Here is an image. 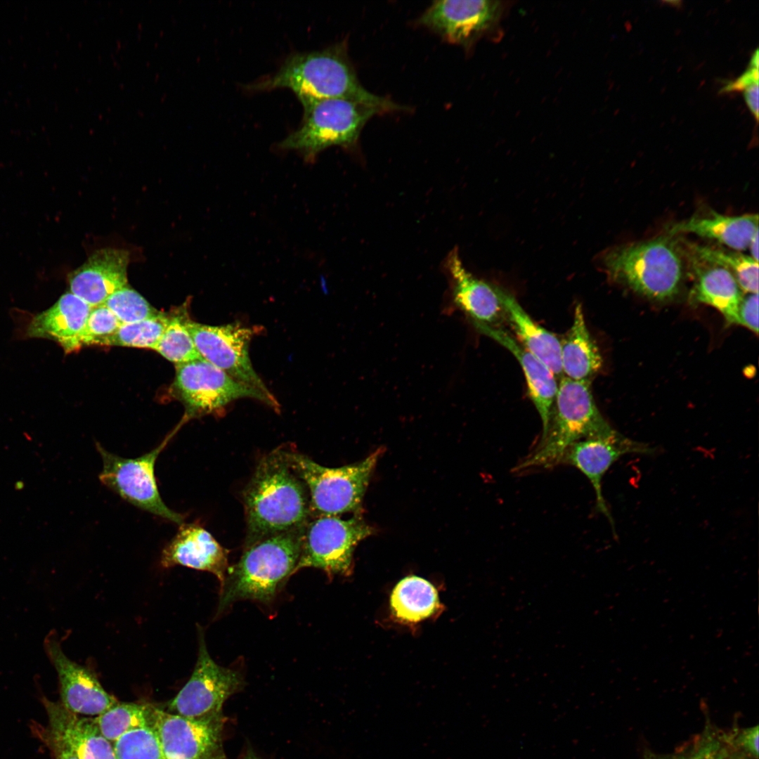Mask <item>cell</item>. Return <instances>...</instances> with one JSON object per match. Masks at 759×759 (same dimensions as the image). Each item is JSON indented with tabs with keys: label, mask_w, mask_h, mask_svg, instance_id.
I'll return each mask as SVG.
<instances>
[{
	"label": "cell",
	"mask_w": 759,
	"mask_h": 759,
	"mask_svg": "<svg viewBox=\"0 0 759 759\" xmlns=\"http://www.w3.org/2000/svg\"><path fill=\"white\" fill-rule=\"evenodd\" d=\"M291 90L303 107L318 100L344 98L365 103L382 113L404 110L387 98L373 94L360 83L342 41L319 51L296 53L273 74L247 86L251 91Z\"/></svg>",
	"instance_id": "1"
},
{
	"label": "cell",
	"mask_w": 759,
	"mask_h": 759,
	"mask_svg": "<svg viewBox=\"0 0 759 759\" xmlns=\"http://www.w3.org/2000/svg\"><path fill=\"white\" fill-rule=\"evenodd\" d=\"M290 449L280 446L262 457L245 488V545L303 527L311 518L308 491L291 465Z\"/></svg>",
	"instance_id": "2"
},
{
	"label": "cell",
	"mask_w": 759,
	"mask_h": 759,
	"mask_svg": "<svg viewBox=\"0 0 759 759\" xmlns=\"http://www.w3.org/2000/svg\"><path fill=\"white\" fill-rule=\"evenodd\" d=\"M305 526L245 545L239 561L228 568L220 585L217 615L240 600L273 601L296 573Z\"/></svg>",
	"instance_id": "3"
},
{
	"label": "cell",
	"mask_w": 759,
	"mask_h": 759,
	"mask_svg": "<svg viewBox=\"0 0 759 759\" xmlns=\"http://www.w3.org/2000/svg\"><path fill=\"white\" fill-rule=\"evenodd\" d=\"M590 383L565 377L559 380L546 432L528 455L514 467L512 472L523 474L534 469L556 467L574 443L609 436L616 432L598 409Z\"/></svg>",
	"instance_id": "4"
},
{
	"label": "cell",
	"mask_w": 759,
	"mask_h": 759,
	"mask_svg": "<svg viewBox=\"0 0 759 759\" xmlns=\"http://www.w3.org/2000/svg\"><path fill=\"white\" fill-rule=\"evenodd\" d=\"M602 263L612 278L648 299L669 300L679 292L682 261L668 238L614 247L603 255Z\"/></svg>",
	"instance_id": "5"
},
{
	"label": "cell",
	"mask_w": 759,
	"mask_h": 759,
	"mask_svg": "<svg viewBox=\"0 0 759 759\" xmlns=\"http://www.w3.org/2000/svg\"><path fill=\"white\" fill-rule=\"evenodd\" d=\"M303 108L301 125L278 148L297 151L308 162H313L329 147L353 145L366 122L375 115L382 114L375 107L344 98L321 100Z\"/></svg>",
	"instance_id": "6"
},
{
	"label": "cell",
	"mask_w": 759,
	"mask_h": 759,
	"mask_svg": "<svg viewBox=\"0 0 759 759\" xmlns=\"http://www.w3.org/2000/svg\"><path fill=\"white\" fill-rule=\"evenodd\" d=\"M382 453L377 449L361 462L329 468L291 448V465L307 488L311 517L358 513Z\"/></svg>",
	"instance_id": "7"
},
{
	"label": "cell",
	"mask_w": 759,
	"mask_h": 759,
	"mask_svg": "<svg viewBox=\"0 0 759 759\" xmlns=\"http://www.w3.org/2000/svg\"><path fill=\"white\" fill-rule=\"evenodd\" d=\"M174 386L186 408V417L219 414L231 402L256 399L276 412L275 396L240 382L204 358L176 365Z\"/></svg>",
	"instance_id": "8"
},
{
	"label": "cell",
	"mask_w": 759,
	"mask_h": 759,
	"mask_svg": "<svg viewBox=\"0 0 759 759\" xmlns=\"http://www.w3.org/2000/svg\"><path fill=\"white\" fill-rule=\"evenodd\" d=\"M174 433L155 448L136 458H125L106 450L96 443L103 461L100 482L133 505L178 525L184 517L169 508L162 500L156 478L155 464Z\"/></svg>",
	"instance_id": "9"
},
{
	"label": "cell",
	"mask_w": 759,
	"mask_h": 759,
	"mask_svg": "<svg viewBox=\"0 0 759 759\" xmlns=\"http://www.w3.org/2000/svg\"><path fill=\"white\" fill-rule=\"evenodd\" d=\"M243 685L241 673L217 664L209 655L204 633L198 629L197 658L190 677L166 711L196 720L223 718V705Z\"/></svg>",
	"instance_id": "10"
},
{
	"label": "cell",
	"mask_w": 759,
	"mask_h": 759,
	"mask_svg": "<svg viewBox=\"0 0 759 759\" xmlns=\"http://www.w3.org/2000/svg\"><path fill=\"white\" fill-rule=\"evenodd\" d=\"M373 532V528L358 514L348 519L323 516L309 520L304 528L296 572L309 567L329 575H348L356 546Z\"/></svg>",
	"instance_id": "11"
},
{
	"label": "cell",
	"mask_w": 759,
	"mask_h": 759,
	"mask_svg": "<svg viewBox=\"0 0 759 759\" xmlns=\"http://www.w3.org/2000/svg\"><path fill=\"white\" fill-rule=\"evenodd\" d=\"M186 327L200 356L235 380L271 394L254 370L249 346L257 330L234 323L212 326L189 319Z\"/></svg>",
	"instance_id": "12"
},
{
	"label": "cell",
	"mask_w": 759,
	"mask_h": 759,
	"mask_svg": "<svg viewBox=\"0 0 759 759\" xmlns=\"http://www.w3.org/2000/svg\"><path fill=\"white\" fill-rule=\"evenodd\" d=\"M223 722L196 720L153 708L152 728L164 759H227L222 747Z\"/></svg>",
	"instance_id": "13"
},
{
	"label": "cell",
	"mask_w": 759,
	"mask_h": 759,
	"mask_svg": "<svg viewBox=\"0 0 759 759\" xmlns=\"http://www.w3.org/2000/svg\"><path fill=\"white\" fill-rule=\"evenodd\" d=\"M655 450L616 432L600 437L588 438L572 444L559 465L578 469L591 484L596 497V509L605 516L615 533L614 521L602 493V479L609 468L628 454H653Z\"/></svg>",
	"instance_id": "14"
},
{
	"label": "cell",
	"mask_w": 759,
	"mask_h": 759,
	"mask_svg": "<svg viewBox=\"0 0 759 759\" xmlns=\"http://www.w3.org/2000/svg\"><path fill=\"white\" fill-rule=\"evenodd\" d=\"M44 647L58 674L60 702L66 709L79 715L96 717L119 702L103 688L90 668L64 654L56 635L52 632L47 635Z\"/></svg>",
	"instance_id": "15"
},
{
	"label": "cell",
	"mask_w": 759,
	"mask_h": 759,
	"mask_svg": "<svg viewBox=\"0 0 759 759\" xmlns=\"http://www.w3.org/2000/svg\"><path fill=\"white\" fill-rule=\"evenodd\" d=\"M500 12V1H436L422 14L417 23L448 42L467 46L495 23Z\"/></svg>",
	"instance_id": "16"
},
{
	"label": "cell",
	"mask_w": 759,
	"mask_h": 759,
	"mask_svg": "<svg viewBox=\"0 0 759 759\" xmlns=\"http://www.w3.org/2000/svg\"><path fill=\"white\" fill-rule=\"evenodd\" d=\"M128 251L103 248L93 253L68 275L70 290L91 307L105 303L115 291L128 285Z\"/></svg>",
	"instance_id": "17"
},
{
	"label": "cell",
	"mask_w": 759,
	"mask_h": 759,
	"mask_svg": "<svg viewBox=\"0 0 759 759\" xmlns=\"http://www.w3.org/2000/svg\"><path fill=\"white\" fill-rule=\"evenodd\" d=\"M445 267L449 276L452 301L473 326H499L504 314L496 286L471 273L465 267L457 249L447 257Z\"/></svg>",
	"instance_id": "18"
},
{
	"label": "cell",
	"mask_w": 759,
	"mask_h": 759,
	"mask_svg": "<svg viewBox=\"0 0 759 759\" xmlns=\"http://www.w3.org/2000/svg\"><path fill=\"white\" fill-rule=\"evenodd\" d=\"M163 549L160 564L164 569L177 565L215 575L223 583L228 569V552L206 529L196 523L182 524Z\"/></svg>",
	"instance_id": "19"
},
{
	"label": "cell",
	"mask_w": 759,
	"mask_h": 759,
	"mask_svg": "<svg viewBox=\"0 0 759 759\" xmlns=\"http://www.w3.org/2000/svg\"><path fill=\"white\" fill-rule=\"evenodd\" d=\"M474 327L479 332L505 347L519 363L526 379L529 397L542 420L543 436L547 429L558 389L557 377L541 361L502 327L481 324Z\"/></svg>",
	"instance_id": "20"
},
{
	"label": "cell",
	"mask_w": 759,
	"mask_h": 759,
	"mask_svg": "<svg viewBox=\"0 0 759 759\" xmlns=\"http://www.w3.org/2000/svg\"><path fill=\"white\" fill-rule=\"evenodd\" d=\"M91 306L67 292L48 309L34 316L28 324V337L55 340L70 353L79 349V338L86 325Z\"/></svg>",
	"instance_id": "21"
},
{
	"label": "cell",
	"mask_w": 759,
	"mask_h": 759,
	"mask_svg": "<svg viewBox=\"0 0 759 759\" xmlns=\"http://www.w3.org/2000/svg\"><path fill=\"white\" fill-rule=\"evenodd\" d=\"M47 727L58 734L79 759H116L112 744L106 739L94 718L73 713L60 702L42 698Z\"/></svg>",
	"instance_id": "22"
},
{
	"label": "cell",
	"mask_w": 759,
	"mask_h": 759,
	"mask_svg": "<svg viewBox=\"0 0 759 759\" xmlns=\"http://www.w3.org/2000/svg\"><path fill=\"white\" fill-rule=\"evenodd\" d=\"M504 318L516 339L541 361L559 380L563 377L560 339L554 333L537 324L524 311L515 297L496 286Z\"/></svg>",
	"instance_id": "23"
},
{
	"label": "cell",
	"mask_w": 759,
	"mask_h": 759,
	"mask_svg": "<svg viewBox=\"0 0 759 759\" xmlns=\"http://www.w3.org/2000/svg\"><path fill=\"white\" fill-rule=\"evenodd\" d=\"M758 232V215L727 216L712 212L708 216H693L674 224L670 233H690L719 242L734 250L748 248Z\"/></svg>",
	"instance_id": "24"
},
{
	"label": "cell",
	"mask_w": 759,
	"mask_h": 759,
	"mask_svg": "<svg viewBox=\"0 0 759 759\" xmlns=\"http://www.w3.org/2000/svg\"><path fill=\"white\" fill-rule=\"evenodd\" d=\"M560 344L563 377L591 382L602 368V358L587 327L581 304L576 306L572 325Z\"/></svg>",
	"instance_id": "25"
},
{
	"label": "cell",
	"mask_w": 759,
	"mask_h": 759,
	"mask_svg": "<svg viewBox=\"0 0 759 759\" xmlns=\"http://www.w3.org/2000/svg\"><path fill=\"white\" fill-rule=\"evenodd\" d=\"M708 264L698 274L692 298L717 309L729 324L738 323V311L744 297L733 275L723 267Z\"/></svg>",
	"instance_id": "26"
},
{
	"label": "cell",
	"mask_w": 759,
	"mask_h": 759,
	"mask_svg": "<svg viewBox=\"0 0 759 759\" xmlns=\"http://www.w3.org/2000/svg\"><path fill=\"white\" fill-rule=\"evenodd\" d=\"M390 604L394 614L400 620L418 622L429 617L437 609V591L425 579L408 576L400 580L394 588Z\"/></svg>",
	"instance_id": "27"
},
{
	"label": "cell",
	"mask_w": 759,
	"mask_h": 759,
	"mask_svg": "<svg viewBox=\"0 0 759 759\" xmlns=\"http://www.w3.org/2000/svg\"><path fill=\"white\" fill-rule=\"evenodd\" d=\"M153 708L150 703L118 702L93 718L103 737L113 743L129 731L152 727Z\"/></svg>",
	"instance_id": "28"
},
{
	"label": "cell",
	"mask_w": 759,
	"mask_h": 759,
	"mask_svg": "<svg viewBox=\"0 0 759 759\" xmlns=\"http://www.w3.org/2000/svg\"><path fill=\"white\" fill-rule=\"evenodd\" d=\"M698 258L728 270L742 292L758 293V261L751 256L706 246H695Z\"/></svg>",
	"instance_id": "29"
},
{
	"label": "cell",
	"mask_w": 759,
	"mask_h": 759,
	"mask_svg": "<svg viewBox=\"0 0 759 759\" xmlns=\"http://www.w3.org/2000/svg\"><path fill=\"white\" fill-rule=\"evenodd\" d=\"M169 318L162 313L141 321L121 324L117 331L103 340L102 346H122L136 348H155Z\"/></svg>",
	"instance_id": "30"
},
{
	"label": "cell",
	"mask_w": 759,
	"mask_h": 759,
	"mask_svg": "<svg viewBox=\"0 0 759 759\" xmlns=\"http://www.w3.org/2000/svg\"><path fill=\"white\" fill-rule=\"evenodd\" d=\"M186 318H169L154 350L176 365L203 358L197 351L186 325Z\"/></svg>",
	"instance_id": "31"
},
{
	"label": "cell",
	"mask_w": 759,
	"mask_h": 759,
	"mask_svg": "<svg viewBox=\"0 0 759 759\" xmlns=\"http://www.w3.org/2000/svg\"><path fill=\"white\" fill-rule=\"evenodd\" d=\"M112 744L116 759H164L159 739L150 727L129 731Z\"/></svg>",
	"instance_id": "32"
},
{
	"label": "cell",
	"mask_w": 759,
	"mask_h": 759,
	"mask_svg": "<svg viewBox=\"0 0 759 759\" xmlns=\"http://www.w3.org/2000/svg\"><path fill=\"white\" fill-rule=\"evenodd\" d=\"M121 324L132 323L160 313L128 285L113 292L103 304Z\"/></svg>",
	"instance_id": "33"
},
{
	"label": "cell",
	"mask_w": 759,
	"mask_h": 759,
	"mask_svg": "<svg viewBox=\"0 0 759 759\" xmlns=\"http://www.w3.org/2000/svg\"><path fill=\"white\" fill-rule=\"evenodd\" d=\"M120 325L116 316L104 304L92 307L79 338V348L100 345L103 340L114 334Z\"/></svg>",
	"instance_id": "34"
},
{
	"label": "cell",
	"mask_w": 759,
	"mask_h": 759,
	"mask_svg": "<svg viewBox=\"0 0 759 759\" xmlns=\"http://www.w3.org/2000/svg\"><path fill=\"white\" fill-rule=\"evenodd\" d=\"M37 736L44 742L54 759H79L73 749L48 727L34 726Z\"/></svg>",
	"instance_id": "35"
},
{
	"label": "cell",
	"mask_w": 759,
	"mask_h": 759,
	"mask_svg": "<svg viewBox=\"0 0 759 759\" xmlns=\"http://www.w3.org/2000/svg\"><path fill=\"white\" fill-rule=\"evenodd\" d=\"M758 334V293H749L744 296L738 311V323Z\"/></svg>",
	"instance_id": "36"
},
{
	"label": "cell",
	"mask_w": 759,
	"mask_h": 759,
	"mask_svg": "<svg viewBox=\"0 0 759 759\" xmlns=\"http://www.w3.org/2000/svg\"><path fill=\"white\" fill-rule=\"evenodd\" d=\"M758 83V51L755 50L751 57L748 68L737 79L731 82L721 89L720 92L726 93L744 91L749 86Z\"/></svg>",
	"instance_id": "37"
},
{
	"label": "cell",
	"mask_w": 759,
	"mask_h": 759,
	"mask_svg": "<svg viewBox=\"0 0 759 759\" xmlns=\"http://www.w3.org/2000/svg\"><path fill=\"white\" fill-rule=\"evenodd\" d=\"M739 744L748 753L755 757L758 755V727L744 731L739 736Z\"/></svg>",
	"instance_id": "38"
},
{
	"label": "cell",
	"mask_w": 759,
	"mask_h": 759,
	"mask_svg": "<svg viewBox=\"0 0 759 759\" xmlns=\"http://www.w3.org/2000/svg\"><path fill=\"white\" fill-rule=\"evenodd\" d=\"M758 83L752 84L744 90L745 101L756 120L758 119Z\"/></svg>",
	"instance_id": "39"
},
{
	"label": "cell",
	"mask_w": 759,
	"mask_h": 759,
	"mask_svg": "<svg viewBox=\"0 0 759 759\" xmlns=\"http://www.w3.org/2000/svg\"><path fill=\"white\" fill-rule=\"evenodd\" d=\"M748 248L750 249L751 257L758 261V232L751 239Z\"/></svg>",
	"instance_id": "40"
},
{
	"label": "cell",
	"mask_w": 759,
	"mask_h": 759,
	"mask_svg": "<svg viewBox=\"0 0 759 759\" xmlns=\"http://www.w3.org/2000/svg\"><path fill=\"white\" fill-rule=\"evenodd\" d=\"M242 759H262L259 757L253 751L249 750Z\"/></svg>",
	"instance_id": "41"
},
{
	"label": "cell",
	"mask_w": 759,
	"mask_h": 759,
	"mask_svg": "<svg viewBox=\"0 0 759 759\" xmlns=\"http://www.w3.org/2000/svg\"><path fill=\"white\" fill-rule=\"evenodd\" d=\"M694 759H721L719 757L715 756L713 753H706L696 757Z\"/></svg>",
	"instance_id": "42"
},
{
	"label": "cell",
	"mask_w": 759,
	"mask_h": 759,
	"mask_svg": "<svg viewBox=\"0 0 759 759\" xmlns=\"http://www.w3.org/2000/svg\"><path fill=\"white\" fill-rule=\"evenodd\" d=\"M647 759H656V758H647Z\"/></svg>",
	"instance_id": "43"
}]
</instances>
